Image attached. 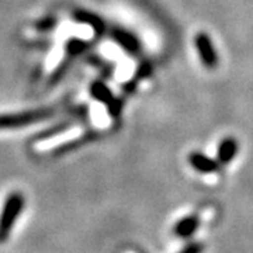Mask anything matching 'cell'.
I'll return each instance as SVG.
<instances>
[{"instance_id": "cell-1", "label": "cell", "mask_w": 253, "mask_h": 253, "mask_svg": "<svg viewBox=\"0 0 253 253\" xmlns=\"http://www.w3.org/2000/svg\"><path fill=\"white\" fill-rule=\"evenodd\" d=\"M24 208V197L21 193H11L3 204L0 214V244L6 242L11 234V229L17 221L18 215Z\"/></svg>"}, {"instance_id": "cell-2", "label": "cell", "mask_w": 253, "mask_h": 253, "mask_svg": "<svg viewBox=\"0 0 253 253\" xmlns=\"http://www.w3.org/2000/svg\"><path fill=\"white\" fill-rule=\"evenodd\" d=\"M51 110L40 109L23 113H9V114H0V129L3 128H18L30 124H36L46 117L51 116Z\"/></svg>"}, {"instance_id": "cell-3", "label": "cell", "mask_w": 253, "mask_h": 253, "mask_svg": "<svg viewBox=\"0 0 253 253\" xmlns=\"http://www.w3.org/2000/svg\"><path fill=\"white\" fill-rule=\"evenodd\" d=\"M196 48L199 52L200 59L204 66H207L210 69L215 68L218 65V54L215 48L211 42V38L206 33H200L196 36Z\"/></svg>"}, {"instance_id": "cell-4", "label": "cell", "mask_w": 253, "mask_h": 253, "mask_svg": "<svg viewBox=\"0 0 253 253\" xmlns=\"http://www.w3.org/2000/svg\"><path fill=\"white\" fill-rule=\"evenodd\" d=\"M189 163L193 169H196L200 173H214L218 170L219 162L217 159H212L207 155L193 152L189 156Z\"/></svg>"}, {"instance_id": "cell-5", "label": "cell", "mask_w": 253, "mask_h": 253, "mask_svg": "<svg viewBox=\"0 0 253 253\" xmlns=\"http://www.w3.org/2000/svg\"><path fill=\"white\" fill-rule=\"evenodd\" d=\"M236 154H238V142L234 138L228 136V138H224L218 146L217 161L221 165H226L235 158Z\"/></svg>"}, {"instance_id": "cell-6", "label": "cell", "mask_w": 253, "mask_h": 253, "mask_svg": "<svg viewBox=\"0 0 253 253\" xmlns=\"http://www.w3.org/2000/svg\"><path fill=\"white\" fill-rule=\"evenodd\" d=\"M199 224V217H196V215L184 217L174 226V235L179 236V238H189L197 231Z\"/></svg>"}, {"instance_id": "cell-7", "label": "cell", "mask_w": 253, "mask_h": 253, "mask_svg": "<svg viewBox=\"0 0 253 253\" xmlns=\"http://www.w3.org/2000/svg\"><path fill=\"white\" fill-rule=\"evenodd\" d=\"M117 41L120 45L123 48H126L128 52L131 54H138L139 49H141V44L139 41L136 40L135 37L128 34L126 31H121V33H117Z\"/></svg>"}, {"instance_id": "cell-8", "label": "cell", "mask_w": 253, "mask_h": 253, "mask_svg": "<svg viewBox=\"0 0 253 253\" xmlns=\"http://www.w3.org/2000/svg\"><path fill=\"white\" fill-rule=\"evenodd\" d=\"M201 249H203V248H201L199 244H190V245H187L186 248H183V251H181V252L183 253H199Z\"/></svg>"}]
</instances>
